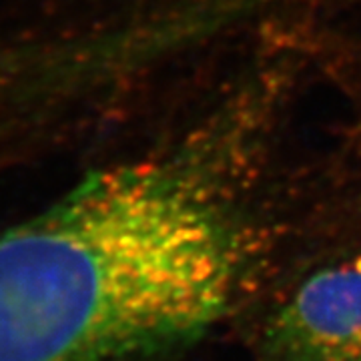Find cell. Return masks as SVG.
<instances>
[{"label":"cell","instance_id":"2","mask_svg":"<svg viewBox=\"0 0 361 361\" xmlns=\"http://www.w3.org/2000/svg\"><path fill=\"white\" fill-rule=\"evenodd\" d=\"M263 361H361V255L310 275L273 311Z\"/></svg>","mask_w":361,"mask_h":361},{"label":"cell","instance_id":"1","mask_svg":"<svg viewBox=\"0 0 361 361\" xmlns=\"http://www.w3.org/2000/svg\"><path fill=\"white\" fill-rule=\"evenodd\" d=\"M243 241L185 165L90 173L0 229V361H147L185 348L231 311Z\"/></svg>","mask_w":361,"mask_h":361}]
</instances>
